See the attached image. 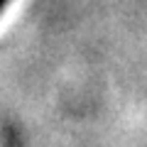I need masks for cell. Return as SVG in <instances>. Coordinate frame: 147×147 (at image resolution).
<instances>
[{"mask_svg":"<svg viewBox=\"0 0 147 147\" xmlns=\"http://www.w3.org/2000/svg\"><path fill=\"white\" fill-rule=\"evenodd\" d=\"M7 5V0H0V12H3V7Z\"/></svg>","mask_w":147,"mask_h":147,"instance_id":"obj_1","label":"cell"}]
</instances>
